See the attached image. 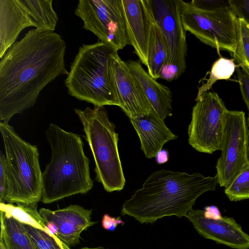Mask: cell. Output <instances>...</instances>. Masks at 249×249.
I'll return each mask as SVG.
<instances>
[{
    "label": "cell",
    "mask_w": 249,
    "mask_h": 249,
    "mask_svg": "<svg viewBox=\"0 0 249 249\" xmlns=\"http://www.w3.org/2000/svg\"><path fill=\"white\" fill-rule=\"evenodd\" d=\"M155 158L158 164L164 163L168 160V153L166 150L161 149L157 153Z\"/></svg>",
    "instance_id": "obj_33"
},
{
    "label": "cell",
    "mask_w": 249,
    "mask_h": 249,
    "mask_svg": "<svg viewBox=\"0 0 249 249\" xmlns=\"http://www.w3.org/2000/svg\"><path fill=\"white\" fill-rule=\"evenodd\" d=\"M190 2L196 8L206 11L231 10L230 0H193Z\"/></svg>",
    "instance_id": "obj_27"
},
{
    "label": "cell",
    "mask_w": 249,
    "mask_h": 249,
    "mask_svg": "<svg viewBox=\"0 0 249 249\" xmlns=\"http://www.w3.org/2000/svg\"><path fill=\"white\" fill-rule=\"evenodd\" d=\"M216 165L218 184L229 186L249 162V128L245 113L228 110Z\"/></svg>",
    "instance_id": "obj_11"
},
{
    "label": "cell",
    "mask_w": 249,
    "mask_h": 249,
    "mask_svg": "<svg viewBox=\"0 0 249 249\" xmlns=\"http://www.w3.org/2000/svg\"><path fill=\"white\" fill-rule=\"evenodd\" d=\"M74 111L83 124L94 159L96 180L108 192L122 190L125 179L118 148V134L105 108L97 106Z\"/></svg>",
    "instance_id": "obj_6"
},
{
    "label": "cell",
    "mask_w": 249,
    "mask_h": 249,
    "mask_svg": "<svg viewBox=\"0 0 249 249\" xmlns=\"http://www.w3.org/2000/svg\"><path fill=\"white\" fill-rule=\"evenodd\" d=\"M38 212L51 232L69 247L77 245L81 233L95 224L91 210L78 205L56 210L42 208Z\"/></svg>",
    "instance_id": "obj_13"
},
{
    "label": "cell",
    "mask_w": 249,
    "mask_h": 249,
    "mask_svg": "<svg viewBox=\"0 0 249 249\" xmlns=\"http://www.w3.org/2000/svg\"><path fill=\"white\" fill-rule=\"evenodd\" d=\"M132 75L153 109L164 121L172 115V93L170 89L152 77L140 60L125 61Z\"/></svg>",
    "instance_id": "obj_18"
},
{
    "label": "cell",
    "mask_w": 249,
    "mask_h": 249,
    "mask_svg": "<svg viewBox=\"0 0 249 249\" xmlns=\"http://www.w3.org/2000/svg\"><path fill=\"white\" fill-rule=\"evenodd\" d=\"M235 66L233 59L220 57L215 61L212 67L209 77L198 89L196 101L204 93L208 91L216 81L229 79L233 73Z\"/></svg>",
    "instance_id": "obj_24"
},
{
    "label": "cell",
    "mask_w": 249,
    "mask_h": 249,
    "mask_svg": "<svg viewBox=\"0 0 249 249\" xmlns=\"http://www.w3.org/2000/svg\"><path fill=\"white\" fill-rule=\"evenodd\" d=\"M24 225L32 238L36 249H71L57 237L30 226Z\"/></svg>",
    "instance_id": "obj_26"
},
{
    "label": "cell",
    "mask_w": 249,
    "mask_h": 249,
    "mask_svg": "<svg viewBox=\"0 0 249 249\" xmlns=\"http://www.w3.org/2000/svg\"><path fill=\"white\" fill-rule=\"evenodd\" d=\"M206 216L213 218H218L221 216L220 211L217 207L215 206H207L204 210Z\"/></svg>",
    "instance_id": "obj_32"
},
{
    "label": "cell",
    "mask_w": 249,
    "mask_h": 249,
    "mask_svg": "<svg viewBox=\"0 0 249 249\" xmlns=\"http://www.w3.org/2000/svg\"><path fill=\"white\" fill-rule=\"evenodd\" d=\"M0 249H5L2 243H0Z\"/></svg>",
    "instance_id": "obj_35"
},
{
    "label": "cell",
    "mask_w": 249,
    "mask_h": 249,
    "mask_svg": "<svg viewBox=\"0 0 249 249\" xmlns=\"http://www.w3.org/2000/svg\"><path fill=\"white\" fill-rule=\"evenodd\" d=\"M129 120L139 137L141 149L147 158H155L165 143L178 138L155 111Z\"/></svg>",
    "instance_id": "obj_17"
},
{
    "label": "cell",
    "mask_w": 249,
    "mask_h": 249,
    "mask_svg": "<svg viewBox=\"0 0 249 249\" xmlns=\"http://www.w3.org/2000/svg\"><path fill=\"white\" fill-rule=\"evenodd\" d=\"M75 14L84 29L116 51L129 44L122 0H80Z\"/></svg>",
    "instance_id": "obj_9"
},
{
    "label": "cell",
    "mask_w": 249,
    "mask_h": 249,
    "mask_svg": "<svg viewBox=\"0 0 249 249\" xmlns=\"http://www.w3.org/2000/svg\"><path fill=\"white\" fill-rule=\"evenodd\" d=\"M66 49L60 35L35 28L6 51L0 61V122L32 107L48 84L68 74Z\"/></svg>",
    "instance_id": "obj_1"
},
{
    "label": "cell",
    "mask_w": 249,
    "mask_h": 249,
    "mask_svg": "<svg viewBox=\"0 0 249 249\" xmlns=\"http://www.w3.org/2000/svg\"><path fill=\"white\" fill-rule=\"evenodd\" d=\"M196 101L188 129V142L198 152L212 154L220 150L228 109L216 92L207 91Z\"/></svg>",
    "instance_id": "obj_10"
},
{
    "label": "cell",
    "mask_w": 249,
    "mask_h": 249,
    "mask_svg": "<svg viewBox=\"0 0 249 249\" xmlns=\"http://www.w3.org/2000/svg\"><path fill=\"white\" fill-rule=\"evenodd\" d=\"M231 10L237 18L249 23V0H230Z\"/></svg>",
    "instance_id": "obj_29"
},
{
    "label": "cell",
    "mask_w": 249,
    "mask_h": 249,
    "mask_svg": "<svg viewBox=\"0 0 249 249\" xmlns=\"http://www.w3.org/2000/svg\"><path fill=\"white\" fill-rule=\"evenodd\" d=\"M237 73L242 96L248 110L247 123L249 128V75L240 67L237 69Z\"/></svg>",
    "instance_id": "obj_28"
},
{
    "label": "cell",
    "mask_w": 249,
    "mask_h": 249,
    "mask_svg": "<svg viewBox=\"0 0 249 249\" xmlns=\"http://www.w3.org/2000/svg\"><path fill=\"white\" fill-rule=\"evenodd\" d=\"M30 12L36 29L53 31L58 21L53 7V0H24Z\"/></svg>",
    "instance_id": "obj_22"
},
{
    "label": "cell",
    "mask_w": 249,
    "mask_h": 249,
    "mask_svg": "<svg viewBox=\"0 0 249 249\" xmlns=\"http://www.w3.org/2000/svg\"><path fill=\"white\" fill-rule=\"evenodd\" d=\"M7 164L5 155L0 153V202H4L7 193Z\"/></svg>",
    "instance_id": "obj_30"
},
{
    "label": "cell",
    "mask_w": 249,
    "mask_h": 249,
    "mask_svg": "<svg viewBox=\"0 0 249 249\" xmlns=\"http://www.w3.org/2000/svg\"><path fill=\"white\" fill-rule=\"evenodd\" d=\"M35 27L24 0H0V58L25 28Z\"/></svg>",
    "instance_id": "obj_16"
},
{
    "label": "cell",
    "mask_w": 249,
    "mask_h": 249,
    "mask_svg": "<svg viewBox=\"0 0 249 249\" xmlns=\"http://www.w3.org/2000/svg\"><path fill=\"white\" fill-rule=\"evenodd\" d=\"M0 243L5 249H36L24 225L0 212Z\"/></svg>",
    "instance_id": "obj_20"
},
{
    "label": "cell",
    "mask_w": 249,
    "mask_h": 249,
    "mask_svg": "<svg viewBox=\"0 0 249 249\" xmlns=\"http://www.w3.org/2000/svg\"><path fill=\"white\" fill-rule=\"evenodd\" d=\"M104 249L103 247H97V248L84 247V248H81V249Z\"/></svg>",
    "instance_id": "obj_34"
},
{
    "label": "cell",
    "mask_w": 249,
    "mask_h": 249,
    "mask_svg": "<svg viewBox=\"0 0 249 249\" xmlns=\"http://www.w3.org/2000/svg\"><path fill=\"white\" fill-rule=\"evenodd\" d=\"M224 192L231 201L249 199V162Z\"/></svg>",
    "instance_id": "obj_25"
},
{
    "label": "cell",
    "mask_w": 249,
    "mask_h": 249,
    "mask_svg": "<svg viewBox=\"0 0 249 249\" xmlns=\"http://www.w3.org/2000/svg\"><path fill=\"white\" fill-rule=\"evenodd\" d=\"M179 6L186 31L218 50L233 53L236 44V17L232 10L206 11L182 0H179Z\"/></svg>",
    "instance_id": "obj_7"
},
{
    "label": "cell",
    "mask_w": 249,
    "mask_h": 249,
    "mask_svg": "<svg viewBox=\"0 0 249 249\" xmlns=\"http://www.w3.org/2000/svg\"><path fill=\"white\" fill-rule=\"evenodd\" d=\"M37 203L25 204L0 202V211L5 216L12 217L25 225L42 230L53 235L46 226L45 221L37 210Z\"/></svg>",
    "instance_id": "obj_21"
},
{
    "label": "cell",
    "mask_w": 249,
    "mask_h": 249,
    "mask_svg": "<svg viewBox=\"0 0 249 249\" xmlns=\"http://www.w3.org/2000/svg\"><path fill=\"white\" fill-rule=\"evenodd\" d=\"M186 217L203 237L235 249H249V235L233 217L213 218L205 215L204 210H192Z\"/></svg>",
    "instance_id": "obj_14"
},
{
    "label": "cell",
    "mask_w": 249,
    "mask_h": 249,
    "mask_svg": "<svg viewBox=\"0 0 249 249\" xmlns=\"http://www.w3.org/2000/svg\"><path fill=\"white\" fill-rule=\"evenodd\" d=\"M7 164L5 202L32 204L41 200L42 173L36 145L22 139L8 123L0 122Z\"/></svg>",
    "instance_id": "obj_5"
},
{
    "label": "cell",
    "mask_w": 249,
    "mask_h": 249,
    "mask_svg": "<svg viewBox=\"0 0 249 249\" xmlns=\"http://www.w3.org/2000/svg\"><path fill=\"white\" fill-rule=\"evenodd\" d=\"M127 36L135 53L147 66L150 9L146 0H122Z\"/></svg>",
    "instance_id": "obj_15"
},
{
    "label": "cell",
    "mask_w": 249,
    "mask_h": 249,
    "mask_svg": "<svg viewBox=\"0 0 249 249\" xmlns=\"http://www.w3.org/2000/svg\"><path fill=\"white\" fill-rule=\"evenodd\" d=\"M115 51L112 47L101 41L83 44L65 80L69 94L94 107L118 106L108 70L110 55Z\"/></svg>",
    "instance_id": "obj_4"
},
{
    "label": "cell",
    "mask_w": 249,
    "mask_h": 249,
    "mask_svg": "<svg viewBox=\"0 0 249 249\" xmlns=\"http://www.w3.org/2000/svg\"><path fill=\"white\" fill-rule=\"evenodd\" d=\"M51 146V160L42 173L41 201L49 204L79 194L93 186L89 159L84 152L81 137L50 124L46 131Z\"/></svg>",
    "instance_id": "obj_3"
},
{
    "label": "cell",
    "mask_w": 249,
    "mask_h": 249,
    "mask_svg": "<svg viewBox=\"0 0 249 249\" xmlns=\"http://www.w3.org/2000/svg\"><path fill=\"white\" fill-rule=\"evenodd\" d=\"M168 48V58L160 78L168 82L179 78L186 69L187 45L181 19L179 0H146Z\"/></svg>",
    "instance_id": "obj_8"
},
{
    "label": "cell",
    "mask_w": 249,
    "mask_h": 249,
    "mask_svg": "<svg viewBox=\"0 0 249 249\" xmlns=\"http://www.w3.org/2000/svg\"><path fill=\"white\" fill-rule=\"evenodd\" d=\"M218 180L200 173L161 169L152 173L122 205L121 214L141 223H153L165 216L186 217L202 194L215 190Z\"/></svg>",
    "instance_id": "obj_2"
},
{
    "label": "cell",
    "mask_w": 249,
    "mask_h": 249,
    "mask_svg": "<svg viewBox=\"0 0 249 249\" xmlns=\"http://www.w3.org/2000/svg\"><path fill=\"white\" fill-rule=\"evenodd\" d=\"M149 9L150 23L146 67L148 73L156 80L160 78L161 71L167 62L168 48L162 31L155 20L150 7Z\"/></svg>",
    "instance_id": "obj_19"
},
{
    "label": "cell",
    "mask_w": 249,
    "mask_h": 249,
    "mask_svg": "<svg viewBox=\"0 0 249 249\" xmlns=\"http://www.w3.org/2000/svg\"><path fill=\"white\" fill-rule=\"evenodd\" d=\"M122 223L123 221L119 217H111L108 214H104L102 220L103 227L105 229L110 231H114L118 224Z\"/></svg>",
    "instance_id": "obj_31"
},
{
    "label": "cell",
    "mask_w": 249,
    "mask_h": 249,
    "mask_svg": "<svg viewBox=\"0 0 249 249\" xmlns=\"http://www.w3.org/2000/svg\"><path fill=\"white\" fill-rule=\"evenodd\" d=\"M109 73L118 107L129 118L148 114L155 111L117 51L113 53L108 63Z\"/></svg>",
    "instance_id": "obj_12"
},
{
    "label": "cell",
    "mask_w": 249,
    "mask_h": 249,
    "mask_svg": "<svg viewBox=\"0 0 249 249\" xmlns=\"http://www.w3.org/2000/svg\"><path fill=\"white\" fill-rule=\"evenodd\" d=\"M236 44L231 54L234 60L249 75V23L236 17Z\"/></svg>",
    "instance_id": "obj_23"
}]
</instances>
